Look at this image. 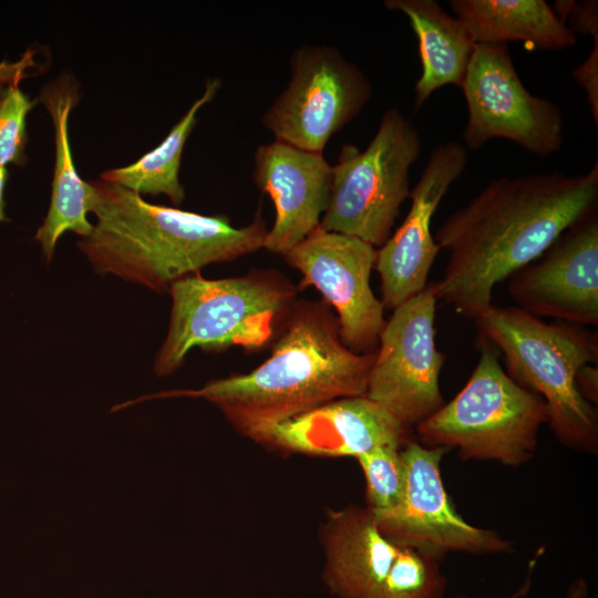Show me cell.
<instances>
[{
    "label": "cell",
    "instance_id": "4",
    "mask_svg": "<svg viewBox=\"0 0 598 598\" xmlns=\"http://www.w3.org/2000/svg\"><path fill=\"white\" fill-rule=\"evenodd\" d=\"M298 288L276 270L207 279L200 274L175 281L169 326L154 372H175L194 348L221 352L240 347L256 352L271 344L295 305Z\"/></svg>",
    "mask_w": 598,
    "mask_h": 598
},
{
    "label": "cell",
    "instance_id": "19",
    "mask_svg": "<svg viewBox=\"0 0 598 598\" xmlns=\"http://www.w3.org/2000/svg\"><path fill=\"white\" fill-rule=\"evenodd\" d=\"M385 7L404 13L419 42L422 73L414 86L416 112L437 89L462 86L475 43L462 22L435 0H386Z\"/></svg>",
    "mask_w": 598,
    "mask_h": 598
},
{
    "label": "cell",
    "instance_id": "18",
    "mask_svg": "<svg viewBox=\"0 0 598 598\" xmlns=\"http://www.w3.org/2000/svg\"><path fill=\"white\" fill-rule=\"evenodd\" d=\"M78 101V85L65 75L45 85L40 94V102L53 122L55 143L51 200L48 214L34 236L48 262L65 231H73L83 238L93 228L87 213L92 209L94 190L91 183L78 174L69 138V116Z\"/></svg>",
    "mask_w": 598,
    "mask_h": 598
},
{
    "label": "cell",
    "instance_id": "3",
    "mask_svg": "<svg viewBox=\"0 0 598 598\" xmlns=\"http://www.w3.org/2000/svg\"><path fill=\"white\" fill-rule=\"evenodd\" d=\"M90 183L96 223L78 245L99 274L163 292L208 265L264 248L268 228L260 212L250 224L235 227L225 216L151 204L102 179Z\"/></svg>",
    "mask_w": 598,
    "mask_h": 598
},
{
    "label": "cell",
    "instance_id": "20",
    "mask_svg": "<svg viewBox=\"0 0 598 598\" xmlns=\"http://www.w3.org/2000/svg\"><path fill=\"white\" fill-rule=\"evenodd\" d=\"M475 44L520 41L532 48L561 50L575 33L544 0H452L448 2Z\"/></svg>",
    "mask_w": 598,
    "mask_h": 598
},
{
    "label": "cell",
    "instance_id": "17",
    "mask_svg": "<svg viewBox=\"0 0 598 598\" xmlns=\"http://www.w3.org/2000/svg\"><path fill=\"white\" fill-rule=\"evenodd\" d=\"M322 577L338 598H379L400 546L379 529L365 506L329 511L320 529Z\"/></svg>",
    "mask_w": 598,
    "mask_h": 598
},
{
    "label": "cell",
    "instance_id": "11",
    "mask_svg": "<svg viewBox=\"0 0 598 598\" xmlns=\"http://www.w3.org/2000/svg\"><path fill=\"white\" fill-rule=\"evenodd\" d=\"M447 451L423 446L412 439L402 447L404 492L392 509L374 516L380 532L395 545L439 561L450 553L512 551V540L496 530L470 524L455 509L441 475V462Z\"/></svg>",
    "mask_w": 598,
    "mask_h": 598
},
{
    "label": "cell",
    "instance_id": "29",
    "mask_svg": "<svg viewBox=\"0 0 598 598\" xmlns=\"http://www.w3.org/2000/svg\"><path fill=\"white\" fill-rule=\"evenodd\" d=\"M456 598H464V597H463V596H458V597H456Z\"/></svg>",
    "mask_w": 598,
    "mask_h": 598
},
{
    "label": "cell",
    "instance_id": "15",
    "mask_svg": "<svg viewBox=\"0 0 598 598\" xmlns=\"http://www.w3.org/2000/svg\"><path fill=\"white\" fill-rule=\"evenodd\" d=\"M410 433L384 408L361 395L328 402L247 437L291 454L358 458L380 446H404Z\"/></svg>",
    "mask_w": 598,
    "mask_h": 598
},
{
    "label": "cell",
    "instance_id": "9",
    "mask_svg": "<svg viewBox=\"0 0 598 598\" xmlns=\"http://www.w3.org/2000/svg\"><path fill=\"white\" fill-rule=\"evenodd\" d=\"M461 89L467 105L463 138L468 148L505 138L538 156L559 151L563 113L556 103L526 90L507 44H475Z\"/></svg>",
    "mask_w": 598,
    "mask_h": 598
},
{
    "label": "cell",
    "instance_id": "8",
    "mask_svg": "<svg viewBox=\"0 0 598 598\" xmlns=\"http://www.w3.org/2000/svg\"><path fill=\"white\" fill-rule=\"evenodd\" d=\"M436 302L431 282L392 310L368 378L365 396L409 429L444 404L439 379L445 355L435 342Z\"/></svg>",
    "mask_w": 598,
    "mask_h": 598
},
{
    "label": "cell",
    "instance_id": "14",
    "mask_svg": "<svg viewBox=\"0 0 598 598\" xmlns=\"http://www.w3.org/2000/svg\"><path fill=\"white\" fill-rule=\"evenodd\" d=\"M467 164L466 147L456 142L435 146L414 188L410 210L383 246L374 268L381 280L382 305L393 310L427 285L440 247L431 233L432 217L451 185Z\"/></svg>",
    "mask_w": 598,
    "mask_h": 598
},
{
    "label": "cell",
    "instance_id": "16",
    "mask_svg": "<svg viewBox=\"0 0 598 598\" xmlns=\"http://www.w3.org/2000/svg\"><path fill=\"white\" fill-rule=\"evenodd\" d=\"M254 162V182L276 209L264 248L283 256L320 225L329 203L332 166L322 153L277 140L260 145Z\"/></svg>",
    "mask_w": 598,
    "mask_h": 598
},
{
    "label": "cell",
    "instance_id": "10",
    "mask_svg": "<svg viewBox=\"0 0 598 598\" xmlns=\"http://www.w3.org/2000/svg\"><path fill=\"white\" fill-rule=\"evenodd\" d=\"M290 64L291 80L264 114L262 124L277 141L322 153L330 137L370 100L371 84L331 47H302Z\"/></svg>",
    "mask_w": 598,
    "mask_h": 598
},
{
    "label": "cell",
    "instance_id": "13",
    "mask_svg": "<svg viewBox=\"0 0 598 598\" xmlns=\"http://www.w3.org/2000/svg\"><path fill=\"white\" fill-rule=\"evenodd\" d=\"M518 308L578 326L598 324V210L570 226L509 277Z\"/></svg>",
    "mask_w": 598,
    "mask_h": 598
},
{
    "label": "cell",
    "instance_id": "2",
    "mask_svg": "<svg viewBox=\"0 0 598 598\" xmlns=\"http://www.w3.org/2000/svg\"><path fill=\"white\" fill-rule=\"evenodd\" d=\"M374 353L360 354L340 338L338 318L324 301H296L271 347L252 371L117 404L186 396L216 405L241 434L302 414L328 402L365 395Z\"/></svg>",
    "mask_w": 598,
    "mask_h": 598
},
{
    "label": "cell",
    "instance_id": "21",
    "mask_svg": "<svg viewBox=\"0 0 598 598\" xmlns=\"http://www.w3.org/2000/svg\"><path fill=\"white\" fill-rule=\"evenodd\" d=\"M219 87L218 79L209 80L203 95L193 103L158 146L127 166L104 171L101 179L120 185L138 195L164 194L175 205H179L185 198V190L179 182L185 143L197 123L198 111L213 101Z\"/></svg>",
    "mask_w": 598,
    "mask_h": 598
},
{
    "label": "cell",
    "instance_id": "23",
    "mask_svg": "<svg viewBox=\"0 0 598 598\" xmlns=\"http://www.w3.org/2000/svg\"><path fill=\"white\" fill-rule=\"evenodd\" d=\"M403 446L384 445L357 458L365 480L367 507L374 516L392 509L405 486Z\"/></svg>",
    "mask_w": 598,
    "mask_h": 598
},
{
    "label": "cell",
    "instance_id": "24",
    "mask_svg": "<svg viewBox=\"0 0 598 598\" xmlns=\"http://www.w3.org/2000/svg\"><path fill=\"white\" fill-rule=\"evenodd\" d=\"M34 104L18 83L0 82V167L27 162V116Z\"/></svg>",
    "mask_w": 598,
    "mask_h": 598
},
{
    "label": "cell",
    "instance_id": "7",
    "mask_svg": "<svg viewBox=\"0 0 598 598\" xmlns=\"http://www.w3.org/2000/svg\"><path fill=\"white\" fill-rule=\"evenodd\" d=\"M420 153L415 126L398 109L386 110L363 152L354 145L342 147L320 227L383 246L410 197V168Z\"/></svg>",
    "mask_w": 598,
    "mask_h": 598
},
{
    "label": "cell",
    "instance_id": "26",
    "mask_svg": "<svg viewBox=\"0 0 598 598\" xmlns=\"http://www.w3.org/2000/svg\"><path fill=\"white\" fill-rule=\"evenodd\" d=\"M33 59L31 54H25L17 62H0V82L19 83L27 76V70L32 66Z\"/></svg>",
    "mask_w": 598,
    "mask_h": 598
},
{
    "label": "cell",
    "instance_id": "22",
    "mask_svg": "<svg viewBox=\"0 0 598 598\" xmlns=\"http://www.w3.org/2000/svg\"><path fill=\"white\" fill-rule=\"evenodd\" d=\"M445 589L439 560L400 547L379 598H444Z\"/></svg>",
    "mask_w": 598,
    "mask_h": 598
},
{
    "label": "cell",
    "instance_id": "27",
    "mask_svg": "<svg viewBox=\"0 0 598 598\" xmlns=\"http://www.w3.org/2000/svg\"><path fill=\"white\" fill-rule=\"evenodd\" d=\"M587 596H588L587 582L585 581V579H577L568 588L566 598H587Z\"/></svg>",
    "mask_w": 598,
    "mask_h": 598
},
{
    "label": "cell",
    "instance_id": "25",
    "mask_svg": "<svg viewBox=\"0 0 598 598\" xmlns=\"http://www.w3.org/2000/svg\"><path fill=\"white\" fill-rule=\"evenodd\" d=\"M576 385L582 398L592 405L598 403V369L595 364H585L576 373Z\"/></svg>",
    "mask_w": 598,
    "mask_h": 598
},
{
    "label": "cell",
    "instance_id": "6",
    "mask_svg": "<svg viewBox=\"0 0 598 598\" xmlns=\"http://www.w3.org/2000/svg\"><path fill=\"white\" fill-rule=\"evenodd\" d=\"M478 362L453 400L416 425L426 447L456 448L462 460L518 466L534 457L545 401L516 383L502 368L501 352L481 338Z\"/></svg>",
    "mask_w": 598,
    "mask_h": 598
},
{
    "label": "cell",
    "instance_id": "28",
    "mask_svg": "<svg viewBox=\"0 0 598 598\" xmlns=\"http://www.w3.org/2000/svg\"><path fill=\"white\" fill-rule=\"evenodd\" d=\"M8 181V171L7 167H0V221H7V217L4 214V188Z\"/></svg>",
    "mask_w": 598,
    "mask_h": 598
},
{
    "label": "cell",
    "instance_id": "12",
    "mask_svg": "<svg viewBox=\"0 0 598 598\" xmlns=\"http://www.w3.org/2000/svg\"><path fill=\"white\" fill-rule=\"evenodd\" d=\"M283 257L302 275L300 288L315 287L336 309L343 344L355 353H374L386 321L370 286L377 249L319 225Z\"/></svg>",
    "mask_w": 598,
    "mask_h": 598
},
{
    "label": "cell",
    "instance_id": "1",
    "mask_svg": "<svg viewBox=\"0 0 598 598\" xmlns=\"http://www.w3.org/2000/svg\"><path fill=\"white\" fill-rule=\"evenodd\" d=\"M598 210V165L585 174L538 173L492 181L434 236L448 251L436 301L480 318L496 285L539 258L574 224Z\"/></svg>",
    "mask_w": 598,
    "mask_h": 598
},
{
    "label": "cell",
    "instance_id": "5",
    "mask_svg": "<svg viewBox=\"0 0 598 598\" xmlns=\"http://www.w3.org/2000/svg\"><path fill=\"white\" fill-rule=\"evenodd\" d=\"M476 322L482 337L505 357L506 373L546 403L556 439L575 451L598 450V412L576 385V373L596 364V332L582 326L548 323L518 307L492 306Z\"/></svg>",
    "mask_w": 598,
    "mask_h": 598
}]
</instances>
